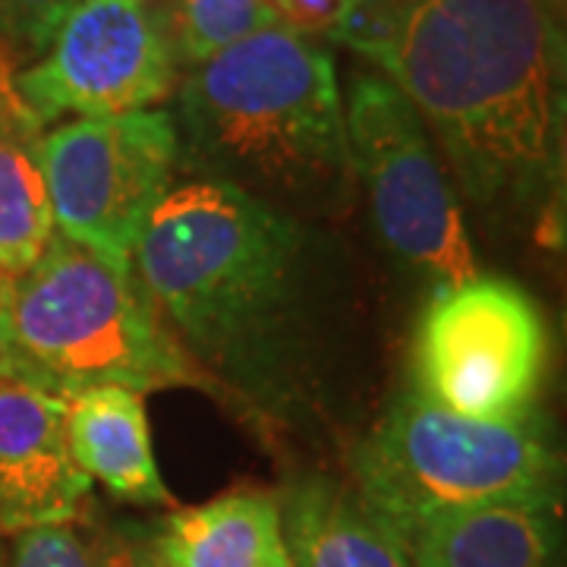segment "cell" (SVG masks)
Returning a JSON list of instances; mask_svg holds the SVG:
<instances>
[{
  "label": "cell",
  "instance_id": "8992f818",
  "mask_svg": "<svg viewBox=\"0 0 567 567\" xmlns=\"http://www.w3.org/2000/svg\"><path fill=\"white\" fill-rule=\"evenodd\" d=\"M341 102L353 181L388 252L435 290L476 278L461 196L404 92L379 70H353Z\"/></svg>",
  "mask_w": 567,
  "mask_h": 567
},
{
  "label": "cell",
  "instance_id": "52a82bcc",
  "mask_svg": "<svg viewBox=\"0 0 567 567\" xmlns=\"http://www.w3.org/2000/svg\"><path fill=\"white\" fill-rule=\"evenodd\" d=\"M39 152L54 234L133 271L142 230L177 181L171 111L61 123L41 136Z\"/></svg>",
  "mask_w": 567,
  "mask_h": 567
},
{
  "label": "cell",
  "instance_id": "5bb4252c",
  "mask_svg": "<svg viewBox=\"0 0 567 567\" xmlns=\"http://www.w3.org/2000/svg\"><path fill=\"white\" fill-rule=\"evenodd\" d=\"M293 567H410L398 533L331 476H300L281 495Z\"/></svg>",
  "mask_w": 567,
  "mask_h": 567
},
{
  "label": "cell",
  "instance_id": "e0dca14e",
  "mask_svg": "<svg viewBox=\"0 0 567 567\" xmlns=\"http://www.w3.org/2000/svg\"><path fill=\"white\" fill-rule=\"evenodd\" d=\"M3 567H104L102 539L76 524L25 529L10 536Z\"/></svg>",
  "mask_w": 567,
  "mask_h": 567
},
{
  "label": "cell",
  "instance_id": "8fae6325",
  "mask_svg": "<svg viewBox=\"0 0 567 567\" xmlns=\"http://www.w3.org/2000/svg\"><path fill=\"white\" fill-rule=\"evenodd\" d=\"M410 567H551L561 543L558 505L461 507L401 536Z\"/></svg>",
  "mask_w": 567,
  "mask_h": 567
},
{
  "label": "cell",
  "instance_id": "7c38bea8",
  "mask_svg": "<svg viewBox=\"0 0 567 567\" xmlns=\"http://www.w3.org/2000/svg\"><path fill=\"white\" fill-rule=\"evenodd\" d=\"M142 536L167 567H293L281 498L262 488L177 507Z\"/></svg>",
  "mask_w": 567,
  "mask_h": 567
},
{
  "label": "cell",
  "instance_id": "9a60e30c",
  "mask_svg": "<svg viewBox=\"0 0 567 567\" xmlns=\"http://www.w3.org/2000/svg\"><path fill=\"white\" fill-rule=\"evenodd\" d=\"M20 66L0 48V275L17 281L54 237L41 171V130L13 89Z\"/></svg>",
  "mask_w": 567,
  "mask_h": 567
},
{
  "label": "cell",
  "instance_id": "4fadbf2b",
  "mask_svg": "<svg viewBox=\"0 0 567 567\" xmlns=\"http://www.w3.org/2000/svg\"><path fill=\"white\" fill-rule=\"evenodd\" d=\"M66 445L82 473L130 505H171L152 451L142 394L130 388H89L63 398Z\"/></svg>",
  "mask_w": 567,
  "mask_h": 567
},
{
  "label": "cell",
  "instance_id": "ac0fdd59",
  "mask_svg": "<svg viewBox=\"0 0 567 567\" xmlns=\"http://www.w3.org/2000/svg\"><path fill=\"white\" fill-rule=\"evenodd\" d=\"M76 0H0V48L25 66L39 58Z\"/></svg>",
  "mask_w": 567,
  "mask_h": 567
},
{
  "label": "cell",
  "instance_id": "7a4b0ae2",
  "mask_svg": "<svg viewBox=\"0 0 567 567\" xmlns=\"http://www.w3.org/2000/svg\"><path fill=\"white\" fill-rule=\"evenodd\" d=\"M372 61L488 224L551 218L565 186V0H413Z\"/></svg>",
  "mask_w": 567,
  "mask_h": 567
},
{
  "label": "cell",
  "instance_id": "44dd1931",
  "mask_svg": "<svg viewBox=\"0 0 567 567\" xmlns=\"http://www.w3.org/2000/svg\"><path fill=\"white\" fill-rule=\"evenodd\" d=\"M10 278H3V275H0V306H3V300H7V290H10Z\"/></svg>",
  "mask_w": 567,
  "mask_h": 567
},
{
  "label": "cell",
  "instance_id": "d6986e66",
  "mask_svg": "<svg viewBox=\"0 0 567 567\" xmlns=\"http://www.w3.org/2000/svg\"><path fill=\"white\" fill-rule=\"evenodd\" d=\"M281 29L303 39H331L353 0H262Z\"/></svg>",
  "mask_w": 567,
  "mask_h": 567
},
{
  "label": "cell",
  "instance_id": "6da1fadb",
  "mask_svg": "<svg viewBox=\"0 0 567 567\" xmlns=\"http://www.w3.org/2000/svg\"><path fill=\"white\" fill-rule=\"evenodd\" d=\"M133 278L199 385L271 425L328 413L360 306L328 224L218 183H174L142 230Z\"/></svg>",
  "mask_w": 567,
  "mask_h": 567
},
{
  "label": "cell",
  "instance_id": "5b68a950",
  "mask_svg": "<svg viewBox=\"0 0 567 567\" xmlns=\"http://www.w3.org/2000/svg\"><path fill=\"white\" fill-rule=\"evenodd\" d=\"M350 488L379 520L404 536L425 517L461 507L529 502L558 505L561 464L536 413L473 420L398 398L350 451Z\"/></svg>",
  "mask_w": 567,
  "mask_h": 567
},
{
  "label": "cell",
  "instance_id": "ffe728a7",
  "mask_svg": "<svg viewBox=\"0 0 567 567\" xmlns=\"http://www.w3.org/2000/svg\"><path fill=\"white\" fill-rule=\"evenodd\" d=\"M102 555L104 567H167L148 548L142 533H123V536H111L102 539Z\"/></svg>",
  "mask_w": 567,
  "mask_h": 567
},
{
  "label": "cell",
  "instance_id": "2e32d148",
  "mask_svg": "<svg viewBox=\"0 0 567 567\" xmlns=\"http://www.w3.org/2000/svg\"><path fill=\"white\" fill-rule=\"evenodd\" d=\"M181 66H199L240 41L275 29L262 0H162Z\"/></svg>",
  "mask_w": 567,
  "mask_h": 567
},
{
  "label": "cell",
  "instance_id": "7402d4cb",
  "mask_svg": "<svg viewBox=\"0 0 567 567\" xmlns=\"http://www.w3.org/2000/svg\"><path fill=\"white\" fill-rule=\"evenodd\" d=\"M0 375H7V357H3V334H0Z\"/></svg>",
  "mask_w": 567,
  "mask_h": 567
},
{
  "label": "cell",
  "instance_id": "9c48e42d",
  "mask_svg": "<svg viewBox=\"0 0 567 567\" xmlns=\"http://www.w3.org/2000/svg\"><path fill=\"white\" fill-rule=\"evenodd\" d=\"M181 61L162 0H76L32 63L13 73L41 130L63 117H114L167 102Z\"/></svg>",
  "mask_w": 567,
  "mask_h": 567
},
{
  "label": "cell",
  "instance_id": "ba28073f",
  "mask_svg": "<svg viewBox=\"0 0 567 567\" xmlns=\"http://www.w3.org/2000/svg\"><path fill=\"white\" fill-rule=\"evenodd\" d=\"M416 394L473 420L533 413L546 369V324L517 284L476 275L435 290L416 328Z\"/></svg>",
  "mask_w": 567,
  "mask_h": 567
},
{
  "label": "cell",
  "instance_id": "3957f363",
  "mask_svg": "<svg viewBox=\"0 0 567 567\" xmlns=\"http://www.w3.org/2000/svg\"><path fill=\"white\" fill-rule=\"evenodd\" d=\"M177 92V171L189 181L309 224L341 221L353 208L341 82L316 39L265 29L189 66Z\"/></svg>",
  "mask_w": 567,
  "mask_h": 567
},
{
  "label": "cell",
  "instance_id": "30bf717a",
  "mask_svg": "<svg viewBox=\"0 0 567 567\" xmlns=\"http://www.w3.org/2000/svg\"><path fill=\"white\" fill-rule=\"evenodd\" d=\"M92 498L63 429V398L0 375V536L80 524Z\"/></svg>",
  "mask_w": 567,
  "mask_h": 567
},
{
  "label": "cell",
  "instance_id": "603a6c76",
  "mask_svg": "<svg viewBox=\"0 0 567 567\" xmlns=\"http://www.w3.org/2000/svg\"><path fill=\"white\" fill-rule=\"evenodd\" d=\"M3 555H7V546H3V536H0V567H3Z\"/></svg>",
  "mask_w": 567,
  "mask_h": 567
},
{
  "label": "cell",
  "instance_id": "277c9868",
  "mask_svg": "<svg viewBox=\"0 0 567 567\" xmlns=\"http://www.w3.org/2000/svg\"><path fill=\"white\" fill-rule=\"evenodd\" d=\"M7 375L70 398L117 385L136 394L199 385L133 271L51 237L0 306Z\"/></svg>",
  "mask_w": 567,
  "mask_h": 567
}]
</instances>
